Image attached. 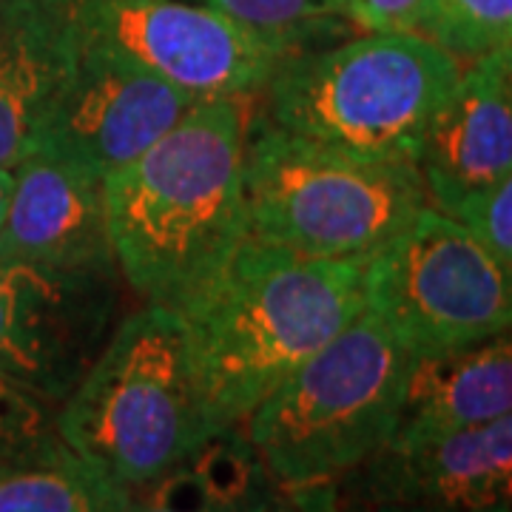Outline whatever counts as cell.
Returning <instances> with one entry per match:
<instances>
[{
    "mask_svg": "<svg viewBox=\"0 0 512 512\" xmlns=\"http://www.w3.org/2000/svg\"><path fill=\"white\" fill-rule=\"evenodd\" d=\"M254 97L202 100L137 160L106 177L117 271L148 305L183 311L245 228Z\"/></svg>",
    "mask_w": 512,
    "mask_h": 512,
    "instance_id": "obj_1",
    "label": "cell"
},
{
    "mask_svg": "<svg viewBox=\"0 0 512 512\" xmlns=\"http://www.w3.org/2000/svg\"><path fill=\"white\" fill-rule=\"evenodd\" d=\"M362 311V262L242 239L180 311L214 430L242 427L276 384Z\"/></svg>",
    "mask_w": 512,
    "mask_h": 512,
    "instance_id": "obj_2",
    "label": "cell"
},
{
    "mask_svg": "<svg viewBox=\"0 0 512 512\" xmlns=\"http://www.w3.org/2000/svg\"><path fill=\"white\" fill-rule=\"evenodd\" d=\"M55 427L77 456L128 490L220 433L202 399L183 316L146 305L117 322L57 407Z\"/></svg>",
    "mask_w": 512,
    "mask_h": 512,
    "instance_id": "obj_3",
    "label": "cell"
},
{
    "mask_svg": "<svg viewBox=\"0 0 512 512\" xmlns=\"http://www.w3.org/2000/svg\"><path fill=\"white\" fill-rule=\"evenodd\" d=\"M461 66L419 32H367L293 55L256 94V117L373 160H413Z\"/></svg>",
    "mask_w": 512,
    "mask_h": 512,
    "instance_id": "obj_4",
    "label": "cell"
},
{
    "mask_svg": "<svg viewBox=\"0 0 512 512\" xmlns=\"http://www.w3.org/2000/svg\"><path fill=\"white\" fill-rule=\"evenodd\" d=\"M410 365L365 308L256 404L242 433L276 484H336L390 441Z\"/></svg>",
    "mask_w": 512,
    "mask_h": 512,
    "instance_id": "obj_5",
    "label": "cell"
},
{
    "mask_svg": "<svg viewBox=\"0 0 512 512\" xmlns=\"http://www.w3.org/2000/svg\"><path fill=\"white\" fill-rule=\"evenodd\" d=\"M430 205L413 160L319 146L256 117L245 151L248 237L293 254L362 262Z\"/></svg>",
    "mask_w": 512,
    "mask_h": 512,
    "instance_id": "obj_6",
    "label": "cell"
},
{
    "mask_svg": "<svg viewBox=\"0 0 512 512\" xmlns=\"http://www.w3.org/2000/svg\"><path fill=\"white\" fill-rule=\"evenodd\" d=\"M365 308L413 356L467 348L512 328V276L461 222L427 205L365 262Z\"/></svg>",
    "mask_w": 512,
    "mask_h": 512,
    "instance_id": "obj_7",
    "label": "cell"
},
{
    "mask_svg": "<svg viewBox=\"0 0 512 512\" xmlns=\"http://www.w3.org/2000/svg\"><path fill=\"white\" fill-rule=\"evenodd\" d=\"M83 49L160 77L197 103L256 97L299 40L242 26L197 0H57Z\"/></svg>",
    "mask_w": 512,
    "mask_h": 512,
    "instance_id": "obj_8",
    "label": "cell"
},
{
    "mask_svg": "<svg viewBox=\"0 0 512 512\" xmlns=\"http://www.w3.org/2000/svg\"><path fill=\"white\" fill-rule=\"evenodd\" d=\"M117 302V268L0 256V379L57 410L106 345Z\"/></svg>",
    "mask_w": 512,
    "mask_h": 512,
    "instance_id": "obj_9",
    "label": "cell"
},
{
    "mask_svg": "<svg viewBox=\"0 0 512 512\" xmlns=\"http://www.w3.org/2000/svg\"><path fill=\"white\" fill-rule=\"evenodd\" d=\"M197 106L191 94L111 55L77 46V57L35 148L109 177L137 160Z\"/></svg>",
    "mask_w": 512,
    "mask_h": 512,
    "instance_id": "obj_10",
    "label": "cell"
},
{
    "mask_svg": "<svg viewBox=\"0 0 512 512\" xmlns=\"http://www.w3.org/2000/svg\"><path fill=\"white\" fill-rule=\"evenodd\" d=\"M336 487L413 512H512V416L441 436L390 439Z\"/></svg>",
    "mask_w": 512,
    "mask_h": 512,
    "instance_id": "obj_11",
    "label": "cell"
},
{
    "mask_svg": "<svg viewBox=\"0 0 512 512\" xmlns=\"http://www.w3.org/2000/svg\"><path fill=\"white\" fill-rule=\"evenodd\" d=\"M413 165L430 205L444 214L512 177V49L461 66L456 86L424 126Z\"/></svg>",
    "mask_w": 512,
    "mask_h": 512,
    "instance_id": "obj_12",
    "label": "cell"
},
{
    "mask_svg": "<svg viewBox=\"0 0 512 512\" xmlns=\"http://www.w3.org/2000/svg\"><path fill=\"white\" fill-rule=\"evenodd\" d=\"M0 256L52 268H117L106 217V180L32 148L15 165V188L0 228Z\"/></svg>",
    "mask_w": 512,
    "mask_h": 512,
    "instance_id": "obj_13",
    "label": "cell"
},
{
    "mask_svg": "<svg viewBox=\"0 0 512 512\" xmlns=\"http://www.w3.org/2000/svg\"><path fill=\"white\" fill-rule=\"evenodd\" d=\"M77 40L57 0H0V168L35 148Z\"/></svg>",
    "mask_w": 512,
    "mask_h": 512,
    "instance_id": "obj_14",
    "label": "cell"
},
{
    "mask_svg": "<svg viewBox=\"0 0 512 512\" xmlns=\"http://www.w3.org/2000/svg\"><path fill=\"white\" fill-rule=\"evenodd\" d=\"M512 416L510 330L467 348L413 356L390 439H424Z\"/></svg>",
    "mask_w": 512,
    "mask_h": 512,
    "instance_id": "obj_15",
    "label": "cell"
},
{
    "mask_svg": "<svg viewBox=\"0 0 512 512\" xmlns=\"http://www.w3.org/2000/svg\"><path fill=\"white\" fill-rule=\"evenodd\" d=\"M271 484L242 427H228L157 478L131 487L126 512H245Z\"/></svg>",
    "mask_w": 512,
    "mask_h": 512,
    "instance_id": "obj_16",
    "label": "cell"
},
{
    "mask_svg": "<svg viewBox=\"0 0 512 512\" xmlns=\"http://www.w3.org/2000/svg\"><path fill=\"white\" fill-rule=\"evenodd\" d=\"M131 490L60 439L35 461L0 476V512H126Z\"/></svg>",
    "mask_w": 512,
    "mask_h": 512,
    "instance_id": "obj_17",
    "label": "cell"
},
{
    "mask_svg": "<svg viewBox=\"0 0 512 512\" xmlns=\"http://www.w3.org/2000/svg\"><path fill=\"white\" fill-rule=\"evenodd\" d=\"M419 35L458 63L512 49V0H430Z\"/></svg>",
    "mask_w": 512,
    "mask_h": 512,
    "instance_id": "obj_18",
    "label": "cell"
},
{
    "mask_svg": "<svg viewBox=\"0 0 512 512\" xmlns=\"http://www.w3.org/2000/svg\"><path fill=\"white\" fill-rule=\"evenodd\" d=\"M248 29L299 40L305 46H322L345 32L333 0H197Z\"/></svg>",
    "mask_w": 512,
    "mask_h": 512,
    "instance_id": "obj_19",
    "label": "cell"
},
{
    "mask_svg": "<svg viewBox=\"0 0 512 512\" xmlns=\"http://www.w3.org/2000/svg\"><path fill=\"white\" fill-rule=\"evenodd\" d=\"M55 407L18 384L0 379V476L35 461L55 447Z\"/></svg>",
    "mask_w": 512,
    "mask_h": 512,
    "instance_id": "obj_20",
    "label": "cell"
},
{
    "mask_svg": "<svg viewBox=\"0 0 512 512\" xmlns=\"http://www.w3.org/2000/svg\"><path fill=\"white\" fill-rule=\"evenodd\" d=\"M467 228V234L512 276V177L464 197L447 214Z\"/></svg>",
    "mask_w": 512,
    "mask_h": 512,
    "instance_id": "obj_21",
    "label": "cell"
},
{
    "mask_svg": "<svg viewBox=\"0 0 512 512\" xmlns=\"http://www.w3.org/2000/svg\"><path fill=\"white\" fill-rule=\"evenodd\" d=\"M430 0H333L339 18L367 32H419Z\"/></svg>",
    "mask_w": 512,
    "mask_h": 512,
    "instance_id": "obj_22",
    "label": "cell"
},
{
    "mask_svg": "<svg viewBox=\"0 0 512 512\" xmlns=\"http://www.w3.org/2000/svg\"><path fill=\"white\" fill-rule=\"evenodd\" d=\"M333 501H336V484L282 487L274 481L245 512H330Z\"/></svg>",
    "mask_w": 512,
    "mask_h": 512,
    "instance_id": "obj_23",
    "label": "cell"
},
{
    "mask_svg": "<svg viewBox=\"0 0 512 512\" xmlns=\"http://www.w3.org/2000/svg\"><path fill=\"white\" fill-rule=\"evenodd\" d=\"M330 512H413V510H402V507H390V504L362 501V498L345 495L339 487H336V501H333V510Z\"/></svg>",
    "mask_w": 512,
    "mask_h": 512,
    "instance_id": "obj_24",
    "label": "cell"
},
{
    "mask_svg": "<svg viewBox=\"0 0 512 512\" xmlns=\"http://www.w3.org/2000/svg\"><path fill=\"white\" fill-rule=\"evenodd\" d=\"M12 188H15V168H0V228L6 222L9 200H12Z\"/></svg>",
    "mask_w": 512,
    "mask_h": 512,
    "instance_id": "obj_25",
    "label": "cell"
}]
</instances>
